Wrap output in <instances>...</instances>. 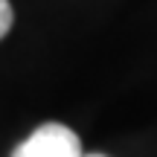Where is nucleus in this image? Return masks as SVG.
Here are the masks:
<instances>
[{"mask_svg":"<svg viewBox=\"0 0 157 157\" xmlns=\"http://www.w3.org/2000/svg\"><path fill=\"white\" fill-rule=\"evenodd\" d=\"M12 157H84L82 140L61 122H44L12 151Z\"/></svg>","mask_w":157,"mask_h":157,"instance_id":"1","label":"nucleus"},{"mask_svg":"<svg viewBox=\"0 0 157 157\" xmlns=\"http://www.w3.org/2000/svg\"><path fill=\"white\" fill-rule=\"evenodd\" d=\"M12 23H15V12H12V3H9V0H0V41L9 35Z\"/></svg>","mask_w":157,"mask_h":157,"instance_id":"2","label":"nucleus"},{"mask_svg":"<svg viewBox=\"0 0 157 157\" xmlns=\"http://www.w3.org/2000/svg\"><path fill=\"white\" fill-rule=\"evenodd\" d=\"M84 157H105V154H84Z\"/></svg>","mask_w":157,"mask_h":157,"instance_id":"3","label":"nucleus"}]
</instances>
